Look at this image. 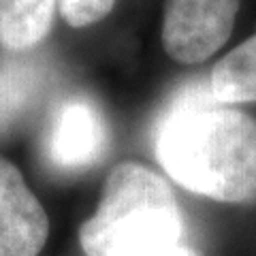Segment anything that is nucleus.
I'll list each match as a JSON object with an SVG mask.
<instances>
[{
	"label": "nucleus",
	"instance_id": "obj_1",
	"mask_svg": "<svg viewBox=\"0 0 256 256\" xmlns=\"http://www.w3.org/2000/svg\"><path fill=\"white\" fill-rule=\"evenodd\" d=\"M160 166L188 192L220 203H256V120L190 88L160 116L154 132Z\"/></svg>",
	"mask_w": 256,
	"mask_h": 256
},
{
	"label": "nucleus",
	"instance_id": "obj_2",
	"mask_svg": "<svg viewBox=\"0 0 256 256\" xmlns=\"http://www.w3.org/2000/svg\"><path fill=\"white\" fill-rule=\"evenodd\" d=\"M79 242L86 256H171L188 246L186 220L169 182L128 160L107 175Z\"/></svg>",
	"mask_w": 256,
	"mask_h": 256
},
{
	"label": "nucleus",
	"instance_id": "obj_3",
	"mask_svg": "<svg viewBox=\"0 0 256 256\" xmlns=\"http://www.w3.org/2000/svg\"><path fill=\"white\" fill-rule=\"evenodd\" d=\"M111 132L100 107L84 94L60 100L43 130V158L58 173H82L107 154Z\"/></svg>",
	"mask_w": 256,
	"mask_h": 256
},
{
	"label": "nucleus",
	"instance_id": "obj_4",
	"mask_svg": "<svg viewBox=\"0 0 256 256\" xmlns=\"http://www.w3.org/2000/svg\"><path fill=\"white\" fill-rule=\"evenodd\" d=\"M242 0H166L162 47L182 64L210 60L233 34Z\"/></svg>",
	"mask_w": 256,
	"mask_h": 256
},
{
	"label": "nucleus",
	"instance_id": "obj_5",
	"mask_svg": "<svg viewBox=\"0 0 256 256\" xmlns=\"http://www.w3.org/2000/svg\"><path fill=\"white\" fill-rule=\"evenodd\" d=\"M50 235V218L13 162L0 158V256H36Z\"/></svg>",
	"mask_w": 256,
	"mask_h": 256
},
{
	"label": "nucleus",
	"instance_id": "obj_6",
	"mask_svg": "<svg viewBox=\"0 0 256 256\" xmlns=\"http://www.w3.org/2000/svg\"><path fill=\"white\" fill-rule=\"evenodd\" d=\"M58 0H0V45L26 52L50 34Z\"/></svg>",
	"mask_w": 256,
	"mask_h": 256
},
{
	"label": "nucleus",
	"instance_id": "obj_7",
	"mask_svg": "<svg viewBox=\"0 0 256 256\" xmlns=\"http://www.w3.org/2000/svg\"><path fill=\"white\" fill-rule=\"evenodd\" d=\"M210 90L224 105L256 102V34L216 62Z\"/></svg>",
	"mask_w": 256,
	"mask_h": 256
},
{
	"label": "nucleus",
	"instance_id": "obj_8",
	"mask_svg": "<svg viewBox=\"0 0 256 256\" xmlns=\"http://www.w3.org/2000/svg\"><path fill=\"white\" fill-rule=\"evenodd\" d=\"M9 70L0 73V130H4L30 100V82L26 75H13L9 79Z\"/></svg>",
	"mask_w": 256,
	"mask_h": 256
},
{
	"label": "nucleus",
	"instance_id": "obj_9",
	"mask_svg": "<svg viewBox=\"0 0 256 256\" xmlns=\"http://www.w3.org/2000/svg\"><path fill=\"white\" fill-rule=\"evenodd\" d=\"M116 0H58L62 20L73 28H86L107 18Z\"/></svg>",
	"mask_w": 256,
	"mask_h": 256
},
{
	"label": "nucleus",
	"instance_id": "obj_10",
	"mask_svg": "<svg viewBox=\"0 0 256 256\" xmlns=\"http://www.w3.org/2000/svg\"><path fill=\"white\" fill-rule=\"evenodd\" d=\"M171 256H201V254H198V252L194 250V248H190V246H184V248H180V250L175 252V254H171Z\"/></svg>",
	"mask_w": 256,
	"mask_h": 256
}]
</instances>
